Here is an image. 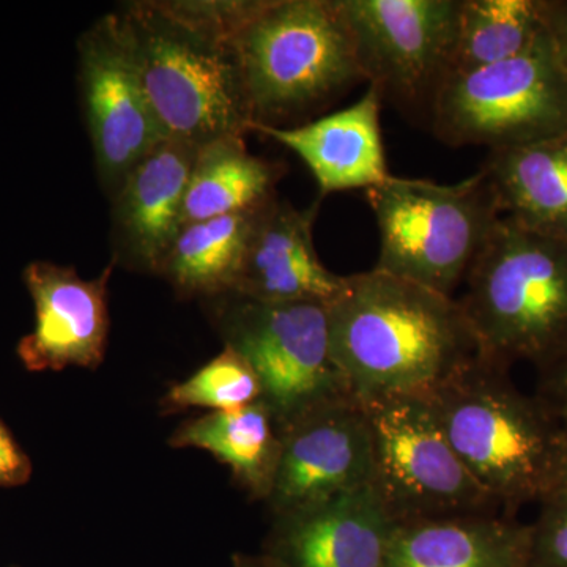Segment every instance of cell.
I'll return each mask as SVG.
<instances>
[{"instance_id": "cell-19", "label": "cell", "mask_w": 567, "mask_h": 567, "mask_svg": "<svg viewBox=\"0 0 567 567\" xmlns=\"http://www.w3.org/2000/svg\"><path fill=\"white\" fill-rule=\"evenodd\" d=\"M481 171L502 216L567 240V134L491 151Z\"/></svg>"}, {"instance_id": "cell-4", "label": "cell", "mask_w": 567, "mask_h": 567, "mask_svg": "<svg viewBox=\"0 0 567 567\" xmlns=\"http://www.w3.org/2000/svg\"><path fill=\"white\" fill-rule=\"evenodd\" d=\"M233 47L251 126H286L365 82L338 0H251Z\"/></svg>"}, {"instance_id": "cell-12", "label": "cell", "mask_w": 567, "mask_h": 567, "mask_svg": "<svg viewBox=\"0 0 567 567\" xmlns=\"http://www.w3.org/2000/svg\"><path fill=\"white\" fill-rule=\"evenodd\" d=\"M281 454L265 505L279 517L371 486L374 457L368 412L354 399L309 410L279 429Z\"/></svg>"}, {"instance_id": "cell-20", "label": "cell", "mask_w": 567, "mask_h": 567, "mask_svg": "<svg viewBox=\"0 0 567 567\" xmlns=\"http://www.w3.org/2000/svg\"><path fill=\"white\" fill-rule=\"evenodd\" d=\"M174 450H203L229 466L238 487L267 502L281 454V434L262 401L235 412H210L178 425L167 440Z\"/></svg>"}, {"instance_id": "cell-18", "label": "cell", "mask_w": 567, "mask_h": 567, "mask_svg": "<svg viewBox=\"0 0 567 567\" xmlns=\"http://www.w3.org/2000/svg\"><path fill=\"white\" fill-rule=\"evenodd\" d=\"M529 533L528 524L496 513L404 522L385 567H528Z\"/></svg>"}, {"instance_id": "cell-21", "label": "cell", "mask_w": 567, "mask_h": 567, "mask_svg": "<svg viewBox=\"0 0 567 567\" xmlns=\"http://www.w3.org/2000/svg\"><path fill=\"white\" fill-rule=\"evenodd\" d=\"M282 169L248 152L245 137H219L197 148L183 226L262 208L278 197Z\"/></svg>"}, {"instance_id": "cell-1", "label": "cell", "mask_w": 567, "mask_h": 567, "mask_svg": "<svg viewBox=\"0 0 567 567\" xmlns=\"http://www.w3.org/2000/svg\"><path fill=\"white\" fill-rule=\"evenodd\" d=\"M328 316L336 363L363 406L429 398L480 354L454 297L374 268L346 276Z\"/></svg>"}, {"instance_id": "cell-10", "label": "cell", "mask_w": 567, "mask_h": 567, "mask_svg": "<svg viewBox=\"0 0 567 567\" xmlns=\"http://www.w3.org/2000/svg\"><path fill=\"white\" fill-rule=\"evenodd\" d=\"M462 0H338L361 73L383 102L427 115L453 71Z\"/></svg>"}, {"instance_id": "cell-14", "label": "cell", "mask_w": 567, "mask_h": 567, "mask_svg": "<svg viewBox=\"0 0 567 567\" xmlns=\"http://www.w3.org/2000/svg\"><path fill=\"white\" fill-rule=\"evenodd\" d=\"M395 525L371 484L274 517L262 554L284 567H385Z\"/></svg>"}, {"instance_id": "cell-23", "label": "cell", "mask_w": 567, "mask_h": 567, "mask_svg": "<svg viewBox=\"0 0 567 567\" xmlns=\"http://www.w3.org/2000/svg\"><path fill=\"white\" fill-rule=\"evenodd\" d=\"M547 32L544 0H462L451 74L517 58Z\"/></svg>"}, {"instance_id": "cell-2", "label": "cell", "mask_w": 567, "mask_h": 567, "mask_svg": "<svg viewBox=\"0 0 567 567\" xmlns=\"http://www.w3.org/2000/svg\"><path fill=\"white\" fill-rule=\"evenodd\" d=\"M251 0H142L118 10L166 140L245 137L251 114L233 33Z\"/></svg>"}, {"instance_id": "cell-5", "label": "cell", "mask_w": 567, "mask_h": 567, "mask_svg": "<svg viewBox=\"0 0 567 567\" xmlns=\"http://www.w3.org/2000/svg\"><path fill=\"white\" fill-rule=\"evenodd\" d=\"M465 279L457 301L483 357L539 371L567 357V240L502 216Z\"/></svg>"}, {"instance_id": "cell-28", "label": "cell", "mask_w": 567, "mask_h": 567, "mask_svg": "<svg viewBox=\"0 0 567 567\" xmlns=\"http://www.w3.org/2000/svg\"><path fill=\"white\" fill-rule=\"evenodd\" d=\"M548 32L567 70V0H544Z\"/></svg>"}, {"instance_id": "cell-30", "label": "cell", "mask_w": 567, "mask_h": 567, "mask_svg": "<svg viewBox=\"0 0 567 567\" xmlns=\"http://www.w3.org/2000/svg\"><path fill=\"white\" fill-rule=\"evenodd\" d=\"M233 567H284L282 565H279L276 559L268 557V555L262 554H256V555H249V554H240V551H237V554L233 555Z\"/></svg>"}, {"instance_id": "cell-29", "label": "cell", "mask_w": 567, "mask_h": 567, "mask_svg": "<svg viewBox=\"0 0 567 567\" xmlns=\"http://www.w3.org/2000/svg\"><path fill=\"white\" fill-rule=\"evenodd\" d=\"M557 412L559 417V453L554 492L567 491V409H557Z\"/></svg>"}, {"instance_id": "cell-7", "label": "cell", "mask_w": 567, "mask_h": 567, "mask_svg": "<svg viewBox=\"0 0 567 567\" xmlns=\"http://www.w3.org/2000/svg\"><path fill=\"white\" fill-rule=\"evenodd\" d=\"M207 301L224 346L259 377L278 429L316 406L353 399L334 360L328 305L274 303L233 292Z\"/></svg>"}, {"instance_id": "cell-8", "label": "cell", "mask_w": 567, "mask_h": 567, "mask_svg": "<svg viewBox=\"0 0 567 567\" xmlns=\"http://www.w3.org/2000/svg\"><path fill=\"white\" fill-rule=\"evenodd\" d=\"M450 147H518L567 134V70L550 32L532 50L447 76L429 112Z\"/></svg>"}, {"instance_id": "cell-31", "label": "cell", "mask_w": 567, "mask_h": 567, "mask_svg": "<svg viewBox=\"0 0 567 567\" xmlns=\"http://www.w3.org/2000/svg\"><path fill=\"white\" fill-rule=\"evenodd\" d=\"M13 567H17V566H13Z\"/></svg>"}, {"instance_id": "cell-24", "label": "cell", "mask_w": 567, "mask_h": 567, "mask_svg": "<svg viewBox=\"0 0 567 567\" xmlns=\"http://www.w3.org/2000/svg\"><path fill=\"white\" fill-rule=\"evenodd\" d=\"M262 401V385L248 361L230 347L181 383H175L162 398V412L188 409L210 412H235Z\"/></svg>"}, {"instance_id": "cell-22", "label": "cell", "mask_w": 567, "mask_h": 567, "mask_svg": "<svg viewBox=\"0 0 567 567\" xmlns=\"http://www.w3.org/2000/svg\"><path fill=\"white\" fill-rule=\"evenodd\" d=\"M262 208L186 224L156 275L185 298L233 292Z\"/></svg>"}, {"instance_id": "cell-15", "label": "cell", "mask_w": 567, "mask_h": 567, "mask_svg": "<svg viewBox=\"0 0 567 567\" xmlns=\"http://www.w3.org/2000/svg\"><path fill=\"white\" fill-rule=\"evenodd\" d=\"M197 148L164 140L126 175L112 197L114 264L141 274H158L183 229V207Z\"/></svg>"}, {"instance_id": "cell-16", "label": "cell", "mask_w": 567, "mask_h": 567, "mask_svg": "<svg viewBox=\"0 0 567 567\" xmlns=\"http://www.w3.org/2000/svg\"><path fill=\"white\" fill-rule=\"evenodd\" d=\"M317 210L319 204L301 210L278 197L265 205L233 293L274 303H331L344 289L346 276L328 270L317 254Z\"/></svg>"}, {"instance_id": "cell-26", "label": "cell", "mask_w": 567, "mask_h": 567, "mask_svg": "<svg viewBox=\"0 0 567 567\" xmlns=\"http://www.w3.org/2000/svg\"><path fill=\"white\" fill-rule=\"evenodd\" d=\"M32 472L31 457L0 421V487L24 486L31 480Z\"/></svg>"}, {"instance_id": "cell-25", "label": "cell", "mask_w": 567, "mask_h": 567, "mask_svg": "<svg viewBox=\"0 0 567 567\" xmlns=\"http://www.w3.org/2000/svg\"><path fill=\"white\" fill-rule=\"evenodd\" d=\"M539 503V516L529 525L528 567H567V491Z\"/></svg>"}, {"instance_id": "cell-11", "label": "cell", "mask_w": 567, "mask_h": 567, "mask_svg": "<svg viewBox=\"0 0 567 567\" xmlns=\"http://www.w3.org/2000/svg\"><path fill=\"white\" fill-rule=\"evenodd\" d=\"M80 85L96 171L111 199L126 175L162 144L121 14L96 20L78 43Z\"/></svg>"}, {"instance_id": "cell-9", "label": "cell", "mask_w": 567, "mask_h": 567, "mask_svg": "<svg viewBox=\"0 0 567 567\" xmlns=\"http://www.w3.org/2000/svg\"><path fill=\"white\" fill-rule=\"evenodd\" d=\"M374 457V486L395 524L496 513L440 427L423 395L364 406Z\"/></svg>"}, {"instance_id": "cell-13", "label": "cell", "mask_w": 567, "mask_h": 567, "mask_svg": "<svg viewBox=\"0 0 567 567\" xmlns=\"http://www.w3.org/2000/svg\"><path fill=\"white\" fill-rule=\"evenodd\" d=\"M112 268L114 262L87 281L74 268L43 260L25 267L22 279L35 306V327L21 339L17 352L28 371L96 369L103 363Z\"/></svg>"}, {"instance_id": "cell-6", "label": "cell", "mask_w": 567, "mask_h": 567, "mask_svg": "<svg viewBox=\"0 0 567 567\" xmlns=\"http://www.w3.org/2000/svg\"><path fill=\"white\" fill-rule=\"evenodd\" d=\"M365 194L379 229L374 270L446 297L502 218L483 171L453 185L391 175Z\"/></svg>"}, {"instance_id": "cell-3", "label": "cell", "mask_w": 567, "mask_h": 567, "mask_svg": "<svg viewBox=\"0 0 567 567\" xmlns=\"http://www.w3.org/2000/svg\"><path fill=\"white\" fill-rule=\"evenodd\" d=\"M507 369L480 353L427 399L476 483L514 511L554 492L559 417L539 394L517 390Z\"/></svg>"}, {"instance_id": "cell-27", "label": "cell", "mask_w": 567, "mask_h": 567, "mask_svg": "<svg viewBox=\"0 0 567 567\" xmlns=\"http://www.w3.org/2000/svg\"><path fill=\"white\" fill-rule=\"evenodd\" d=\"M539 372L540 382L537 394L546 399L555 409H567V357L540 369Z\"/></svg>"}, {"instance_id": "cell-17", "label": "cell", "mask_w": 567, "mask_h": 567, "mask_svg": "<svg viewBox=\"0 0 567 567\" xmlns=\"http://www.w3.org/2000/svg\"><path fill=\"white\" fill-rule=\"evenodd\" d=\"M382 96L372 85L358 102L316 121L289 126L254 125L300 156L319 186L320 197L374 188L391 177L383 147Z\"/></svg>"}]
</instances>
